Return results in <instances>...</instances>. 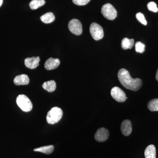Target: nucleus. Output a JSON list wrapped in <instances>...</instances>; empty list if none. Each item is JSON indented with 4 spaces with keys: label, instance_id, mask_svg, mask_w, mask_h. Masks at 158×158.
Wrapping results in <instances>:
<instances>
[{
    "label": "nucleus",
    "instance_id": "nucleus-11",
    "mask_svg": "<svg viewBox=\"0 0 158 158\" xmlns=\"http://www.w3.org/2000/svg\"><path fill=\"white\" fill-rule=\"evenodd\" d=\"M40 61L39 57H33L25 59V65L30 69H34L39 65Z\"/></svg>",
    "mask_w": 158,
    "mask_h": 158
},
{
    "label": "nucleus",
    "instance_id": "nucleus-12",
    "mask_svg": "<svg viewBox=\"0 0 158 158\" xmlns=\"http://www.w3.org/2000/svg\"><path fill=\"white\" fill-rule=\"evenodd\" d=\"M30 82L28 76L26 74H21L17 76L14 79L15 85H28Z\"/></svg>",
    "mask_w": 158,
    "mask_h": 158
},
{
    "label": "nucleus",
    "instance_id": "nucleus-1",
    "mask_svg": "<svg viewBox=\"0 0 158 158\" xmlns=\"http://www.w3.org/2000/svg\"><path fill=\"white\" fill-rule=\"evenodd\" d=\"M118 77L121 85L128 90L137 91L142 86V80L138 78H132L129 72L125 69H121L118 71Z\"/></svg>",
    "mask_w": 158,
    "mask_h": 158
},
{
    "label": "nucleus",
    "instance_id": "nucleus-9",
    "mask_svg": "<svg viewBox=\"0 0 158 158\" xmlns=\"http://www.w3.org/2000/svg\"><path fill=\"white\" fill-rule=\"evenodd\" d=\"M121 131L123 135L124 136H128L131 135L132 131V127L131 122L130 120L125 119L122 122L121 125Z\"/></svg>",
    "mask_w": 158,
    "mask_h": 158
},
{
    "label": "nucleus",
    "instance_id": "nucleus-21",
    "mask_svg": "<svg viewBox=\"0 0 158 158\" xmlns=\"http://www.w3.org/2000/svg\"><path fill=\"white\" fill-rule=\"evenodd\" d=\"M136 17L138 20V21L140 22L142 24L146 25L147 24V21L145 19L144 15L141 12H138L136 15Z\"/></svg>",
    "mask_w": 158,
    "mask_h": 158
},
{
    "label": "nucleus",
    "instance_id": "nucleus-22",
    "mask_svg": "<svg viewBox=\"0 0 158 158\" xmlns=\"http://www.w3.org/2000/svg\"><path fill=\"white\" fill-rule=\"evenodd\" d=\"M147 7L148 10L152 11L153 12H157L158 11L157 6L154 2H150L148 4Z\"/></svg>",
    "mask_w": 158,
    "mask_h": 158
},
{
    "label": "nucleus",
    "instance_id": "nucleus-4",
    "mask_svg": "<svg viewBox=\"0 0 158 158\" xmlns=\"http://www.w3.org/2000/svg\"><path fill=\"white\" fill-rule=\"evenodd\" d=\"M101 12L106 19L110 20H113L117 17L116 9L110 3L105 4L102 7Z\"/></svg>",
    "mask_w": 158,
    "mask_h": 158
},
{
    "label": "nucleus",
    "instance_id": "nucleus-18",
    "mask_svg": "<svg viewBox=\"0 0 158 158\" xmlns=\"http://www.w3.org/2000/svg\"><path fill=\"white\" fill-rule=\"evenodd\" d=\"M45 4L44 0H33L30 2L29 6L32 10H35L43 6Z\"/></svg>",
    "mask_w": 158,
    "mask_h": 158
},
{
    "label": "nucleus",
    "instance_id": "nucleus-8",
    "mask_svg": "<svg viewBox=\"0 0 158 158\" xmlns=\"http://www.w3.org/2000/svg\"><path fill=\"white\" fill-rule=\"evenodd\" d=\"M110 136V132L107 129L102 127L97 131L94 138L98 142H104L107 140Z\"/></svg>",
    "mask_w": 158,
    "mask_h": 158
},
{
    "label": "nucleus",
    "instance_id": "nucleus-2",
    "mask_svg": "<svg viewBox=\"0 0 158 158\" xmlns=\"http://www.w3.org/2000/svg\"><path fill=\"white\" fill-rule=\"evenodd\" d=\"M63 115L62 109L58 107H55L48 113L46 120L49 124H54L60 121Z\"/></svg>",
    "mask_w": 158,
    "mask_h": 158
},
{
    "label": "nucleus",
    "instance_id": "nucleus-17",
    "mask_svg": "<svg viewBox=\"0 0 158 158\" xmlns=\"http://www.w3.org/2000/svg\"><path fill=\"white\" fill-rule=\"evenodd\" d=\"M54 150V146L53 145H50L35 148L34 150L35 152H38L43 153L46 154H50L53 152Z\"/></svg>",
    "mask_w": 158,
    "mask_h": 158
},
{
    "label": "nucleus",
    "instance_id": "nucleus-6",
    "mask_svg": "<svg viewBox=\"0 0 158 158\" xmlns=\"http://www.w3.org/2000/svg\"><path fill=\"white\" fill-rule=\"evenodd\" d=\"M68 28L69 31L73 34L76 35L82 34L83 29L81 23L77 19H73L69 22Z\"/></svg>",
    "mask_w": 158,
    "mask_h": 158
},
{
    "label": "nucleus",
    "instance_id": "nucleus-19",
    "mask_svg": "<svg viewBox=\"0 0 158 158\" xmlns=\"http://www.w3.org/2000/svg\"><path fill=\"white\" fill-rule=\"evenodd\" d=\"M147 107L152 112L158 111V99H153L148 102Z\"/></svg>",
    "mask_w": 158,
    "mask_h": 158
},
{
    "label": "nucleus",
    "instance_id": "nucleus-25",
    "mask_svg": "<svg viewBox=\"0 0 158 158\" xmlns=\"http://www.w3.org/2000/svg\"><path fill=\"white\" fill-rule=\"evenodd\" d=\"M3 3V0H0V7L2 6Z\"/></svg>",
    "mask_w": 158,
    "mask_h": 158
},
{
    "label": "nucleus",
    "instance_id": "nucleus-5",
    "mask_svg": "<svg viewBox=\"0 0 158 158\" xmlns=\"http://www.w3.org/2000/svg\"><path fill=\"white\" fill-rule=\"evenodd\" d=\"M90 32L94 39L98 40L104 37V31L101 26L96 23H93L90 25Z\"/></svg>",
    "mask_w": 158,
    "mask_h": 158
},
{
    "label": "nucleus",
    "instance_id": "nucleus-20",
    "mask_svg": "<svg viewBox=\"0 0 158 158\" xmlns=\"http://www.w3.org/2000/svg\"><path fill=\"white\" fill-rule=\"evenodd\" d=\"M135 47V50L137 52L142 53L145 51V45L140 41H138L136 43Z\"/></svg>",
    "mask_w": 158,
    "mask_h": 158
},
{
    "label": "nucleus",
    "instance_id": "nucleus-10",
    "mask_svg": "<svg viewBox=\"0 0 158 158\" xmlns=\"http://www.w3.org/2000/svg\"><path fill=\"white\" fill-rule=\"evenodd\" d=\"M60 64L59 59L50 58L47 60L44 63V68L47 70H51L56 69Z\"/></svg>",
    "mask_w": 158,
    "mask_h": 158
},
{
    "label": "nucleus",
    "instance_id": "nucleus-7",
    "mask_svg": "<svg viewBox=\"0 0 158 158\" xmlns=\"http://www.w3.org/2000/svg\"><path fill=\"white\" fill-rule=\"evenodd\" d=\"M111 95L116 101L123 102L127 99L125 93L120 88L115 87L111 90Z\"/></svg>",
    "mask_w": 158,
    "mask_h": 158
},
{
    "label": "nucleus",
    "instance_id": "nucleus-3",
    "mask_svg": "<svg viewBox=\"0 0 158 158\" xmlns=\"http://www.w3.org/2000/svg\"><path fill=\"white\" fill-rule=\"evenodd\" d=\"M16 102L18 106L24 112H30L33 108V104L31 100L24 94L19 95Z\"/></svg>",
    "mask_w": 158,
    "mask_h": 158
},
{
    "label": "nucleus",
    "instance_id": "nucleus-14",
    "mask_svg": "<svg viewBox=\"0 0 158 158\" xmlns=\"http://www.w3.org/2000/svg\"><path fill=\"white\" fill-rule=\"evenodd\" d=\"M42 87L49 92H53L56 88V84L53 80L45 82L43 84Z\"/></svg>",
    "mask_w": 158,
    "mask_h": 158
},
{
    "label": "nucleus",
    "instance_id": "nucleus-24",
    "mask_svg": "<svg viewBox=\"0 0 158 158\" xmlns=\"http://www.w3.org/2000/svg\"><path fill=\"white\" fill-rule=\"evenodd\" d=\"M156 79L157 81H158V69L157 71L156 74Z\"/></svg>",
    "mask_w": 158,
    "mask_h": 158
},
{
    "label": "nucleus",
    "instance_id": "nucleus-16",
    "mask_svg": "<svg viewBox=\"0 0 158 158\" xmlns=\"http://www.w3.org/2000/svg\"><path fill=\"white\" fill-rule=\"evenodd\" d=\"M135 40L133 39H129L127 38H124L122 40V48L124 50L127 49H131L134 45Z\"/></svg>",
    "mask_w": 158,
    "mask_h": 158
},
{
    "label": "nucleus",
    "instance_id": "nucleus-13",
    "mask_svg": "<svg viewBox=\"0 0 158 158\" xmlns=\"http://www.w3.org/2000/svg\"><path fill=\"white\" fill-rule=\"evenodd\" d=\"M145 158H156V148L153 144L148 145L144 151Z\"/></svg>",
    "mask_w": 158,
    "mask_h": 158
},
{
    "label": "nucleus",
    "instance_id": "nucleus-15",
    "mask_svg": "<svg viewBox=\"0 0 158 158\" xmlns=\"http://www.w3.org/2000/svg\"><path fill=\"white\" fill-rule=\"evenodd\" d=\"M42 22L44 23L49 24L52 23L55 20V16L52 12H48L42 15L40 18Z\"/></svg>",
    "mask_w": 158,
    "mask_h": 158
},
{
    "label": "nucleus",
    "instance_id": "nucleus-23",
    "mask_svg": "<svg viewBox=\"0 0 158 158\" xmlns=\"http://www.w3.org/2000/svg\"><path fill=\"white\" fill-rule=\"evenodd\" d=\"M90 0H73L74 4L79 6H85L90 2Z\"/></svg>",
    "mask_w": 158,
    "mask_h": 158
}]
</instances>
